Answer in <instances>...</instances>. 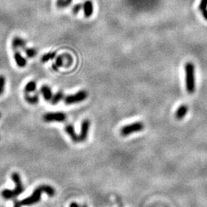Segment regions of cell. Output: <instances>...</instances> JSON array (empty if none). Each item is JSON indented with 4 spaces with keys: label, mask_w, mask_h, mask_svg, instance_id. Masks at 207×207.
<instances>
[{
    "label": "cell",
    "mask_w": 207,
    "mask_h": 207,
    "mask_svg": "<svg viewBox=\"0 0 207 207\" xmlns=\"http://www.w3.org/2000/svg\"><path fill=\"white\" fill-rule=\"evenodd\" d=\"M12 180H13V182L16 184V188L14 190H4L2 191L1 195L5 200H14L16 197L19 195H21V193L24 192L25 188L23 186L22 183H21V180L20 175L18 173H12L11 175Z\"/></svg>",
    "instance_id": "1"
},
{
    "label": "cell",
    "mask_w": 207,
    "mask_h": 207,
    "mask_svg": "<svg viewBox=\"0 0 207 207\" xmlns=\"http://www.w3.org/2000/svg\"><path fill=\"white\" fill-rule=\"evenodd\" d=\"M185 80H186V88L187 92L190 94H193L196 89L195 67L193 62H187L185 64Z\"/></svg>",
    "instance_id": "2"
},
{
    "label": "cell",
    "mask_w": 207,
    "mask_h": 207,
    "mask_svg": "<svg viewBox=\"0 0 207 207\" xmlns=\"http://www.w3.org/2000/svg\"><path fill=\"white\" fill-rule=\"evenodd\" d=\"M44 192V185L38 186L30 196L25 198L21 201V206H31L38 203L41 200V193Z\"/></svg>",
    "instance_id": "3"
},
{
    "label": "cell",
    "mask_w": 207,
    "mask_h": 207,
    "mask_svg": "<svg viewBox=\"0 0 207 207\" xmlns=\"http://www.w3.org/2000/svg\"><path fill=\"white\" fill-rule=\"evenodd\" d=\"M144 129V124L143 122H134L125 125L120 130V134L122 137H127L132 134L142 131Z\"/></svg>",
    "instance_id": "4"
},
{
    "label": "cell",
    "mask_w": 207,
    "mask_h": 207,
    "mask_svg": "<svg viewBox=\"0 0 207 207\" xmlns=\"http://www.w3.org/2000/svg\"><path fill=\"white\" fill-rule=\"evenodd\" d=\"M87 96H88L87 92L84 90H82L74 94H70V95L66 96L64 100V104L70 105V104L80 103V102H82L83 101L87 99Z\"/></svg>",
    "instance_id": "5"
},
{
    "label": "cell",
    "mask_w": 207,
    "mask_h": 207,
    "mask_svg": "<svg viewBox=\"0 0 207 207\" xmlns=\"http://www.w3.org/2000/svg\"><path fill=\"white\" fill-rule=\"evenodd\" d=\"M66 118L67 117L63 112H51L43 116V120L45 122H64Z\"/></svg>",
    "instance_id": "6"
},
{
    "label": "cell",
    "mask_w": 207,
    "mask_h": 207,
    "mask_svg": "<svg viewBox=\"0 0 207 207\" xmlns=\"http://www.w3.org/2000/svg\"><path fill=\"white\" fill-rule=\"evenodd\" d=\"M90 126L91 122L88 119H85V120H83L82 126H81V132L78 135L79 142H84L87 140Z\"/></svg>",
    "instance_id": "7"
},
{
    "label": "cell",
    "mask_w": 207,
    "mask_h": 207,
    "mask_svg": "<svg viewBox=\"0 0 207 207\" xmlns=\"http://www.w3.org/2000/svg\"><path fill=\"white\" fill-rule=\"evenodd\" d=\"M83 11L85 18H90L94 13V5L91 0H86L83 3Z\"/></svg>",
    "instance_id": "8"
},
{
    "label": "cell",
    "mask_w": 207,
    "mask_h": 207,
    "mask_svg": "<svg viewBox=\"0 0 207 207\" xmlns=\"http://www.w3.org/2000/svg\"><path fill=\"white\" fill-rule=\"evenodd\" d=\"M64 129H65L66 133L69 135V137H71L72 141L74 142V143H78L79 142L78 135L76 134L74 126H73L72 124H68L65 126Z\"/></svg>",
    "instance_id": "9"
},
{
    "label": "cell",
    "mask_w": 207,
    "mask_h": 207,
    "mask_svg": "<svg viewBox=\"0 0 207 207\" xmlns=\"http://www.w3.org/2000/svg\"><path fill=\"white\" fill-rule=\"evenodd\" d=\"M26 46V41L20 37H15L12 41V48L16 51V49H24Z\"/></svg>",
    "instance_id": "10"
},
{
    "label": "cell",
    "mask_w": 207,
    "mask_h": 207,
    "mask_svg": "<svg viewBox=\"0 0 207 207\" xmlns=\"http://www.w3.org/2000/svg\"><path fill=\"white\" fill-rule=\"evenodd\" d=\"M187 112H188V106L186 105V104H182L176 111L175 117L177 120H182V119L186 117Z\"/></svg>",
    "instance_id": "11"
},
{
    "label": "cell",
    "mask_w": 207,
    "mask_h": 207,
    "mask_svg": "<svg viewBox=\"0 0 207 207\" xmlns=\"http://www.w3.org/2000/svg\"><path fill=\"white\" fill-rule=\"evenodd\" d=\"M40 92H41V94H42V96H43V97H44L45 100L47 101H49L52 100L53 94L52 92V89H51V87H49V86H48V85L41 86V89H40Z\"/></svg>",
    "instance_id": "12"
},
{
    "label": "cell",
    "mask_w": 207,
    "mask_h": 207,
    "mask_svg": "<svg viewBox=\"0 0 207 207\" xmlns=\"http://www.w3.org/2000/svg\"><path fill=\"white\" fill-rule=\"evenodd\" d=\"M14 59L18 67L19 68L26 67V64H27V61H26V59L21 55V54L19 52V51H15Z\"/></svg>",
    "instance_id": "13"
},
{
    "label": "cell",
    "mask_w": 207,
    "mask_h": 207,
    "mask_svg": "<svg viewBox=\"0 0 207 207\" xmlns=\"http://www.w3.org/2000/svg\"><path fill=\"white\" fill-rule=\"evenodd\" d=\"M36 87H37V85H36L35 82V81H30V82H29L26 84L24 89V92H26V94L35 92L36 90Z\"/></svg>",
    "instance_id": "14"
},
{
    "label": "cell",
    "mask_w": 207,
    "mask_h": 207,
    "mask_svg": "<svg viewBox=\"0 0 207 207\" xmlns=\"http://www.w3.org/2000/svg\"><path fill=\"white\" fill-rule=\"evenodd\" d=\"M25 99H26V101L29 104H36L39 103V97L38 94H35L34 96H30L29 94H26V95H25Z\"/></svg>",
    "instance_id": "15"
},
{
    "label": "cell",
    "mask_w": 207,
    "mask_h": 207,
    "mask_svg": "<svg viewBox=\"0 0 207 207\" xmlns=\"http://www.w3.org/2000/svg\"><path fill=\"white\" fill-rule=\"evenodd\" d=\"M56 58V52H51L49 53H46V54H43L42 57H41V62L45 63L49 61L52 60V59H54Z\"/></svg>",
    "instance_id": "16"
},
{
    "label": "cell",
    "mask_w": 207,
    "mask_h": 207,
    "mask_svg": "<svg viewBox=\"0 0 207 207\" xmlns=\"http://www.w3.org/2000/svg\"><path fill=\"white\" fill-rule=\"evenodd\" d=\"M62 99H64V93H63L62 92H59L54 94V95L52 96L51 102H52V104H54H54H59Z\"/></svg>",
    "instance_id": "17"
},
{
    "label": "cell",
    "mask_w": 207,
    "mask_h": 207,
    "mask_svg": "<svg viewBox=\"0 0 207 207\" xmlns=\"http://www.w3.org/2000/svg\"><path fill=\"white\" fill-rule=\"evenodd\" d=\"M25 53L27 55V57L29 58H34L35 56L37 54V52L35 49H32V48H29V49H27V48H25L24 49Z\"/></svg>",
    "instance_id": "18"
},
{
    "label": "cell",
    "mask_w": 207,
    "mask_h": 207,
    "mask_svg": "<svg viewBox=\"0 0 207 207\" xmlns=\"http://www.w3.org/2000/svg\"><path fill=\"white\" fill-rule=\"evenodd\" d=\"M64 58L63 54L62 55L56 56L55 63H54V64H56V66H57L58 68L62 67V66L64 65Z\"/></svg>",
    "instance_id": "19"
},
{
    "label": "cell",
    "mask_w": 207,
    "mask_h": 207,
    "mask_svg": "<svg viewBox=\"0 0 207 207\" xmlns=\"http://www.w3.org/2000/svg\"><path fill=\"white\" fill-rule=\"evenodd\" d=\"M83 8V5L81 4V3H77L76 5H74L72 8V13L73 14L76 15Z\"/></svg>",
    "instance_id": "20"
},
{
    "label": "cell",
    "mask_w": 207,
    "mask_h": 207,
    "mask_svg": "<svg viewBox=\"0 0 207 207\" xmlns=\"http://www.w3.org/2000/svg\"><path fill=\"white\" fill-rule=\"evenodd\" d=\"M5 84H6V79L3 75H0V95L4 92Z\"/></svg>",
    "instance_id": "21"
},
{
    "label": "cell",
    "mask_w": 207,
    "mask_h": 207,
    "mask_svg": "<svg viewBox=\"0 0 207 207\" xmlns=\"http://www.w3.org/2000/svg\"><path fill=\"white\" fill-rule=\"evenodd\" d=\"M199 9H200V10L201 12L207 9V0H200Z\"/></svg>",
    "instance_id": "22"
},
{
    "label": "cell",
    "mask_w": 207,
    "mask_h": 207,
    "mask_svg": "<svg viewBox=\"0 0 207 207\" xmlns=\"http://www.w3.org/2000/svg\"><path fill=\"white\" fill-rule=\"evenodd\" d=\"M72 1L73 0H64L62 3V8L68 7V6H70V5L72 3Z\"/></svg>",
    "instance_id": "23"
},
{
    "label": "cell",
    "mask_w": 207,
    "mask_h": 207,
    "mask_svg": "<svg viewBox=\"0 0 207 207\" xmlns=\"http://www.w3.org/2000/svg\"><path fill=\"white\" fill-rule=\"evenodd\" d=\"M21 202L19 201L18 200L14 199V206H13V207H21Z\"/></svg>",
    "instance_id": "24"
},
{
    "label": "cell",
    "mask_w": 207,
    "mask_h": 207,
    "mask_svg": "<svg viewBox=\"0 0 207 207\" xmlns=\"http://www.w3.org/2000/svg\"><path fill=\"white\" fill-rule=\"evenodd\" d=\"M64 0H57L56 2V5H57L58 8H62V3Z\"/></svg>",
    "instance_id": "25"
},
{
    "label": "cell",
    "mask_w": 207,
    "mask_h": 207,
    "mask_svg": "<svg viewBox=\"0 0 207 207\" xmlns=\"http://www.w3.org/2000/svg\"><path fill=\"white\" fill-rule=\"evenodd\" d=\"M202 14H203V18H204V19H206V20H207V9H206V10H204V11L202 12Z\"/></svg>",
    "instance_id": "26"
},
{
    "label": "cell",
    "mask_w": 207,
    "mask_h": 207,
    "mask_svg": "<svg viewBox=\"0 0 207 207\" xmlns=\"http://www.w3.org/2000/svg\"><path fill=\"white\" fill-rule=\"evenodd\" d=\"M69 207H81V206L77 203H72L70 204V206Z\"/></svg>",
    "instance_id": "27"
},
{
    "label": "cell",
    "mask_w": 207,
    "mask_h": 207,
    "mask_svg": "<svg viewBox=\"0 0 207 207\" xmlns=\"http://www.w3.org/2000/svg\"><path fill=\"white\" fill-rule=\"evenodd\" d=\"M52 68L54 69V71H58V68H58L57 66H56V64L54 63V64H52Z\"/></svg>",
    "instance_id": "28"
},
{
    "label": "cell",
    "mask_w": 207,
    "mask_h": 207,
    "mask_svg": "<svg viewBox=\"0 0 207 207\" xmlns=\"http://www.w3.org/2000/svg\"><path fill=\"white\" fill-rule=\"evenodd\" d=\"M81 207H87V205L84 204V205H82V206H81Z\"/></svg>",
    "instance_id": "29"
},
{
    "label": "cell",
    "mask_w": 207,
    "mask_h": 207,
    "mask_svg": "<svg viewBox=\"0 0 207 207\" xmlns=\"http://www.w3.org/2000/svg\"><path fill=\"white\" fill-rule=\"evenodd\" d=\"M0 117H1V114H0Z\"/></svg>",
    "instance_id": "30"
}]
</instances>
